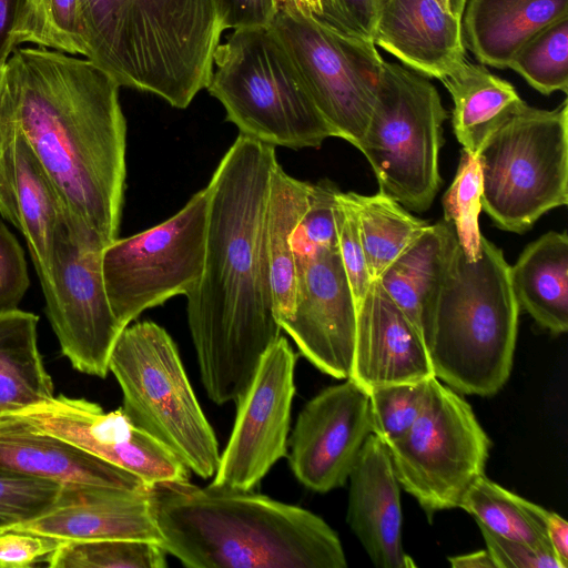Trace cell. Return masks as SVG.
Listing matches in <instances>:
<instances>
[{"mask_svg": "<svg viewBox=\"0 0 568 568\" xmlns=\"http://www.w3.org/2000/svg\"><path fill=\"white\" fill-rule=\"evenodd\" d=\"M275 146L239 134L210 183L205 260L186 295L201 379L217 405L237 402L281 336L264 247Z\"/></svg>", "mask_w": 568, "mask_h": 568, "instance_id": "cell-1", "label": "cell"}, {"mask_svg": "<svg viewBox=\"0 0 568 568\" xmlns=\"http://www.w3.org/2000/svg\"><path fill=\"white\" fill-rule=\"evenodd\" d=\"M120 88L90 60L42 47L16 48L0 88V131L22 133L65 209L106 245L125 190Z\"/></svg>", "mask_w": 568, "mask_h": 568, "instance_id": "cell-2", "label": "cell"}, {"mask_svg": "<svg viewBox=\"0 0 568 568\" xmlns=\"http://www.w3.org/2000/svg\"><path fill=\"white\" fill-rule=\"evenodd\" d=\"M161 547L190 568H345L336 531L314 513L253 490L150 486Z\"/></svg>", "mask_w": 568, "mask_h": 568, "instance_id": "cell-3", "label": "cell"}, {"mask_svg": "<svg viewBox=\"0 0 568 568\" xmlns=\"http://www.w3.org/2000/svg\"><path fill=\"white\" fill-rule=\"evenodd\" d=\"M90 60L120 87L185 109L205 89L223 32L215 0H78Z\"/></svg>", "mask_w": 568, "mask_h": 568, "instance_id": "cell-4", "label": "cell"}, {"mask_svg": "<svg viewBox=\"0 0 568 568\" xmlns=\"http://www.w3.org/2000/svg\"><path fill=\"white\" fill-rule=\"evenodd\" d=\"M509 270L503 251L485 236L476 260L458 244L422 311L434 375L459 394L491 396L509 378L520 310Z\"/></svg>", "mask_w": 568, "mask_h": 568, "instance_id": "cell-5", "label": "cell"}, {"mask_svg": "<svg viewBox=\"0 0 568 568\" xmlns=\"http://www.w3.org/2000/svg\"><path fill=\"white\" fill-rule=\"evenodd\" d=\"M213 67L205 89L240 134L291 149L336 136L271 26L235 29L215 49Z\"/></svg>", "mask_w": 568, "mask_h": 568, "instance_id": "cell-6", "label": "cell"}, {"mask_svg": "<svg viewBox=\"0 0 568 568\" xmlns=\"http://www.w3.org/2000/svg\"><path fill=\"white\" fill-rule=\"evenodd\" d=\"M109 372L131 423L169 448L202 478L214 476L220 452L187 379L175 343L151 321L125 326L112 348Z\"/></svg>", "mask_w": 568, "mask_h": 568, "instance_id": "cell-7", "label": "cell"}, {"mask_svg": "<svg viewBox=\"0 0 568 568\" xmlns=\"http://www.w3.org/2000/svg\"><path fill=\"white\" fill-rule=\"evenodd\" d=\"M481 207L501 230L521 234L568 202V103L554 110L525 101L478 152Z\"/></svg>", "mask_w": 568, "mask_h": 568, "instance_id": "cell-8", "label": "cell"}, {"mask_svg": "<svg viewBox=\"0 0 568 568\" xmlns=\"http://www.w3.org/2000/svg\"><path fill=\"white\" fill-rule=\"evenodd\" d=\"M447 113L427 77L383 62L374 106L357 149L369 162L379 191L404 207L424 212L442 184V125Z\"/></svg>", "mask_w": 568, "mask_h": 568, "instance_id": "cell-9", "label": "cell"}, {"mask_svg": "<svg viewBox=\"0 0 568 568\" xmlns=\"http://www.w3.org/2000/svg\"><path fill=\"white\" fill-rule=\"evenodd\" d=\"M106 244L67 209L50 256L38 272L45 312L62 354L80 373L104 378L123 327L111 308L103 274Z\"/></svg>", "mask_w": 568, "mask_h": 568, "instance_id": "cell-10", "label": "cell"}, {"mask_svg": "<svg viewBox=\"0 0 568 568\" xmlns=\"http://www.w3.org/2000/svg\"><path fill=\"white\" fill-rule=\"evenodd\" d=\"M490 444L462 394L434 376L422 413L387 446L400 487L430 517L459 506L469 486L484 475Z\"/></svg>", "mask_w": 568, "mask_h": 568, "instance_id": "cell-11", "label": "cell"}, {"mask_svg": "<svg viewBox=\"0 0 568 568\" xmlns=\"http://www.w3.org/2000/svg\"><path fill=\"white\" fill-rule=\"evenodd\" d=\"M209 187L196 192L166 221L102 251L106 295L124 328L142 312L176 295H187L204 267Z\"/></svg>", "mask_w": 568, "mask_h": 568, "instance_id": "cell-12", "label": "cell"}, {"mask_svg": "<svg viewBox=\"0 0 568 568\" xmlns=\"http://www.w3.org/2000/svg\"><path fill=\"white\" fill-rule=\"evenodd\" d=\"M270 26L336 138L357 148L371 118L384 62L375 44L329 28L288 0L278 3Z\"/></svg>", "mask_w": 568, "mask_h": 568, "instance_id": "cell-13", "label": "cell"}, {"mask_svg": "<svg viewBox=\"0 0 568 568\" xmlns=\"http://www.w3.org/2000/svg\"><path fill=\"white\" fill-rule=\"evenodd\" d=\"M295 364L296 354L281 335L264 353L251 384L236 402L231 437L211 485L253 490L287 455Z\"/></svg>", "mask_w": 568, "mask_h": 568, "instance_id": "cell-14", "label": "cell"}, {"mask_svg": "<svg viewBox=\"0 0 568 568\" xmlns=\"http://www.w3.org/2000/svg\"><path fill=\"white\" fill-rule=\"evenodd\" d=\"M296 293L292 315L280 323L301 354L337 379L351 375L357 305L338 246L295 256Z\"/></svg>", "mask_w": 568, "mask_h": 568, "instance_id": "cell-15", "label": "cell"}, {"mask_svg": "<svg viewBox=\"0 0 568 568\" xmlns=\"http://www.w3.org/2000/svg\"><path fill=\"white\" fill-rule=\"evenodd\" d=\"M33 427L123 468L148 486L189 480L190 469L163 444L135 427L120 407L64 395L13 413Z\"/></svg>", "mask_w": 568, "mask_h": 568, "instance_id": "cell-16", "label": "cell"}, {"mask_svg": "<svg viewBox=\"0 0 568 568\" xmlns=\"http://www.w3.org/2000/svg\"><path fill=\"white\" fill-rule=\"evenodd\" d=\"M371 434L368 393L346 378L323 389L300 412L288 438L290 467L311 490L342 487Z\"/></svg>", "mask_w": 568, "mask_h": 568, "instance_id": "cell-17", "label": "cell"}, {"mask_svg": "<svg viewBox=\"0 0 568 568\" xmlns=\"http://www.w3.org/2000/svg\"><path fill=\"white\" fill-rule=\"evenodd\" d=\"M435 376L420 331L374 280L357 306L351 375L364 390Z\"/></svg>", "mask_w": 568, "mask_h": 568, "instance_id": "cell-18", "label": "cell"}, {"mask_svg": "<svg viewBox=\"0 0 568 568\" xmlns=\"http://www.w3.org/2000/svg\"><path fill=\"white\" fill-rule=\"evenodd\" d=\"M62 541L163 538L150 498V487H62L55 504L39 517L19 524Z\"/></svg>", "mask_w": 568, "mask_h": 568, "instance_id": "cell-19", "label": "cell"}, {"mask_svg": "<svg viewBox=\"0 0 568 568\" xmlns=\"http://www.w3.org/2000/svg\"><path fill=\"white\" fill-rule=\"evenodd\" d=\"M346 520L372 562L379 568H410L402 544L400 485L388 446L371 434L349 474Z\"/></svg>", "mask_w": 568, "mask_h": 568, "instance_id": "cell-20", "label": "cell"}, {"mask_svg": "<svg viewBox=\"0 0 568 568\" xmlns=\"http://www.w3.org/2000/svg\"><path fill=\"white\" fill-rule=\"evenodd\" d=\"M0 471L62 487H150L134 474L42 432L14 414L0 416Z\"/></svg>", "mask_w": 568, "mask_h": 568, "instance_id": "cell-21", "label": "cell"}, {"mask_svg": "<svg viewBox=\"0 0 568 568\" xmlns=\"http://www.w3.org/2000/svg\"><path fill=\"white\" fill-rule=\"evenodd\" d=\"M64 209L22 133L0 131V215L22 233L37 273L48 262Z\"/></svg>", "mask_w": 568, "mask_h": 568, "instance_id": "cell-22", "label": "cell"}, {"mask_svg": "<svg viewBox=\"0 0 568 568\" xmlns=\"http://www.w3.org/2000/svg\"><path fill=\"white\" fill-rule=\"evenodd\" d=\"M374 44L404 67L442 80L465 61L462 18L435 0H387L375 29Z\"/></svg>", "mask_w": 568, "mask_h": 568, "instance_id": "cell-23", "label": "cell"}, {"mask_svg": "<svg viewBox=\"0 0 568 568\" xmlns=\"http://www.w3.org/2000/svg\"><path fill=\"white\" fill-rule=\"evenodd\" d=\"M568 17V0H467L462 32L481 64L508 68L538 31Z\"/></svg>", "mask_w": 568, "mask_h": 568, "instance_id": "cell-24", "label": "cell"}, {"mask_svg": "<svg viewBox=\"0 0 568 568\" xmlns=\"http://www.w3.org/2000/svg\"><path fill=\"white\" fill-rule=\"evenodd\" d=\"M519 307L555 335L568 329V236L550 231L528 244L509 270Z\"/></svg>", "mask_w": 568, "mask_h": 568, "instance_id": "cell-25", "label": "cell"}, {"mask_svg": "<svg viewBox=\"0 0 568 568\" xmlns=\"http://www.w3.org/2000/svg\"><path fill=\"white\" fill-rule=\"evenodd\" d=\"M310 187L311 183L288 175L278 162L274 166L264 217V247L278 324L294 311L296 262L293 235L307 209Z\"/></svg>", "mask_w": 568, "mask_h": 568, "instance_id": "cell-26", "label": "cell"}, {"mask_svg": "<svg viewBox=\"0 0 568 568\" xmlns=\"http://www.w3.org/2000/svg\"><path fill=\"white\" fill-rule=\"evenodd\" d=\"M453 102V129L463 150L477 156L494 130L524 101L508 81L466 60L440 80Z\"/></svg>", "mask_w": 568, "mask_h": 568, "instance_id": "cell-27", "label": "cell"}, {"mask_svg": "<svg viewBox=\"0 0 568 568\" xmlns=\"http://www.w3.org/2000/svg\"><path fill=\"white\" fill-rule=\"evenodd\" d=\"M38 322L37 315L19 308L0 313V416L54 397L38 347Z\"/></svg>", "mask_w": 568, "mask_h": 568, "instance_id": "cell-28", "label": "cell"}, {"mask_svg": "<svg viewBox=\"0 0 568 568\" xmlns=\"http://www.w3.org/2000/svg\"><path fill=\"white\" fill-rule=\"evenodd\" d=\"M458 244L452 224L445 220L429 224L377 278L419 331L422 311L435 293Z\"/></svg>", "mask_w": 568, "mask_h": 568, "instance_id": "cell-29", "label": "cell"}, {"mask_svg": "<svg viewBox=\"0 0 568 568\" xmlns=\"http://www.w3.org/2000/svg\"><path fill=\"white\" fill-rule=\"evenodd\" d=\"M357 217L361 239L373 280L423 233L427 221L413 216L402 204L383 192L363 195L346 192Z\"/></svg>", "mask_w": 568, "mask_h": 568, "instance_id": "cell-30", "label": "cell"}, {"mask_svg": "<svg viewBox=\"0 0 568 568\" xmlns=\"http://www.w3.org/2000/svg\"><path fill=\"white\" fill-rule=\"evenodd\" d=\"M458 507L500 537L550 547L545 524L547 509L507 490L485 474L469 486Z\"/></svg>", "mask_w": 568, "mask_h": 568, "instance_id": "cell-31", "label": "cell"}, {"mask_svg": "<svg viewBox=\"0 0 568 568\" xmlns=\"http://www.w3.org/2000/svg\"><path fill=\"white\" fill-rule=\"evenodd\" d=\"M51 568H164L166 551L158 544L130 539L62 541L47 557Z\"/></svg>", "mask_w": 568, "mask_h": 568, "instance_id": "cell-32", "label": "cell"}, {"mask_svg": "<svg viewBox=\"0 0 568 568\" xmlns=\"http://www.w3.org/2000/svg\"><path fill=\"white\" fill-rule=\"evenodd\" d=\"M508 68L542 94L568 91V17L532 36L514 55Z\"/></svg>", "mask_w": 568, "mask_h": 568, "instance_id": "cell-33", "label": "cell"}, {"mask_svg": "<svg viewBox=\"0 0 568 568\" xmlns=\"http://www.w3.org/2000/svg\"><path fill=\"white\" fill-rule=\"evenodd\" d=\"M16 40L85 57L78 0H24Z\"/></svg>", "mask_w": 568, "mask_h": 568, "instance_id": "cell-34", "label": "cell"}, {"mask_svg": "<svg viewBox=\"0 0 568 568\" xmlns=\"http://www.w3.org/2000/svg\"><path fill=\"white\" fill-rule=\"evenodd\" d=\"M481 192L478 158L463 150L455 179L443 196V207L444 220L454 226L468 260H476L480 254L483 235L478 217L483 210Z\"/></svg>", "mask_w": 568, "mask_h": 568, "instance_id": "cell-35", "label": "cell"}, {"mask_svg": "<svg viewBox=\"0 0 568 568\" xmlns=\"http://www.w3.org/2000/svg\"><path fill=\"white\" fill-rule=\"evenodd\" d=\"M429 379L385 385L367 392L372 434L386 445L400 438L424 408Z\"/></svg>", "mask_w": 568, "mask_h": 568, "instance_id": "cell-36", "label": "cell"}, {"mask_svg": "<svg viewBox=\"0 0 568 568\" xmlns=\"http://www.w3.org/2000/svg\"><path fill=\"white\" fill-rule=\"evenodd\" d=\"M61 489L57 483L0 471V526L39 517L55 504Z\"/></svg>", "mask_w": 568, "mask_h": 568, "instance_id": "cell-37", "label": "cell"}, {"mask_svg": "<svg viewBox=\"0 0 568 568\" xmlns=\"http://www.w3.org/2000/svg\"><path fill=\"white\" fill-rule=\"evenodd\" d=\"M338 192L328 180L311 183L307 209L293 235L295 256L337 246L335 205Z\"/></svg>", "mask_w": 568, "mask_h": 568, "instance_id": "cell-38", "label": "cell"}, {"mask_svg": "<svg viewBox=\"0 0 568 568\" xmlns=\"http://www.w3.org/2000/svg\"><path fill=\"white\" fill-rule=\"evenodd\" d=\"M335 216L339 256L358 306L374 280L367 266L357 214L342 191L337 194Z\"/></svg>", "mask_w": 568, "mask_h": 568, "instance_id": "cell-39", "label": "cell"}, {"mask_svg": "<svg viewBox=\"0 0 568 568\" xmlns=\"http://www.w3.org/2000/svg\"><path fill=\"white\" fill-rule=\"evenodd\" d=\"M387 0H321L318 21L344 34L374 43L379 13Z\"/></svg>", "mask_w": 568, "mask_h": 568, "instance_id": "cell-40", "label": "cell"}, {"mask_svg": "<svg viewBox=\"0 0 568 568\" xmlns=\"http://www.w3.org/2000/svg\"><path fill=\"white\" fill-rule=\"evenodd\" d=\"M62 540L18 525L0 526V568H27L47 559Z\"/></svg>", "mask_w": 568, "mask_h": 568, "instance_id": "cell-41", "label": "cell"}, {"mask_svg": "<svg viewBox=\"0 0 568 568\" xmlns=\"http://www.w3.org/2000/svg\"><path fill=\"white\" fill-rule=\"evenodd\" d=\"M29 285L23 248L0 217V313L18 310Z\"/></svg>", "mask_w": 568, "mask_h": 568, "instance_id": "cell-42", "label": "cell"}, {"mask_svg": "<svg viewBox=\"0 0 568 568\" xmlns=\"http://www.w3.org/2000/svg\"><path fill=\"white\" fill-rule=\"evenodd\" d=\"M478 527L496 568H562L550 547L504 538Z\"/></svg>", "mask_w": 568, "mask_h": 568, "instance_id": "cell-43", "label": "cell"}, {"mask_svg": "<svg viewBox=\"0 0 568 568\" xmlns=\"http://www.w3.org/2000/svg\"><path fill=\"white\" fill-rule=\"evenodd\" d=\"M222 30L270 26L278 0H215Z\"/></svg>", "mask_w": 568, "mask_h": 568, "instance_id": "cell-44", "label": "cell"}, {"mask_svg": "<svg viewBox=\"0 0 568 568\" xmlns=\"http://www.w3.org/2000/svg\"><path fill=\"white\" fill-rule=\"evenodd\" d=\"M23 8L24 0H0V67L17 48L16 32Z\"/></svg>", "mask_w": 568, "mask_h": 568, "instance_id": "cell-45", "label": "cell"}, {"mask_svg": "<svg viewBox=\"0 0 568 568\" xmlns=\"http://www.w3.org/2000/svg\"><path fill=\"white\" fill-rule=\"evenodd\" d=\"M546 534L550 548L562 568L568 567V524L558 514L546 511Z\"/></svg>", "mask_w": 568, "mask_h": 568, "instance_id": "cell-46", "label": "cell"}, {"mask_svg": "<svg viewBox=\"0 0 568 568\" xmlns=\"http://www.w3.org/2000/svg\"><path fill=\"white\" fill-rule=\"evenodd\" d=\"M448 560L454 568H496L487 549L450 557Z\"/></svg>", "mask_w": 568, "mask_h": 568, "instance_id": "cell-47", "label": "cell"}, {"mask_svg": "<svg viewBox=\"0 0 568 568\" xmlns=\"http://www.w3.org/2000/svg\"><path fill=\"white\" fill-rule=\"evenodd\" d=\"M286 0H278V3ZM294 2L302 10L308 12L314 18H318L322 12L321 0H288Z\"/></svg>", "mask_w": 568, "mask_h": 568, "instance_id": "cell-48", "label": "cell"}, {"mask_svg": "<svg viewBox=\"0 0 568 568\" xmlns=\"http://www.w3.org/2000/svg\"><path fill=\"white\" fill-rule=\"evenodd\" d=\"M445 10L454 16L462 18L467 0H435Z\"/></svg>", "mask_w": 568, "mask_h": 568, "instance_id": "cell-49", "label": "cell"}, {"mask_svg": "<svg viewBox=\"0 0 568 568\" xmlns=\"http://www.w3.org/2000/svg\"><path fill=\"white\" fill-rule=\"evenodd\" d=\"M3 68H4V64L0 67V88H1L2 79H3Z\"/></svg>", "mask_w": 568, "mask_h": 568, "instance_id": "cell-50", "label": "cell"}]
</instances>
